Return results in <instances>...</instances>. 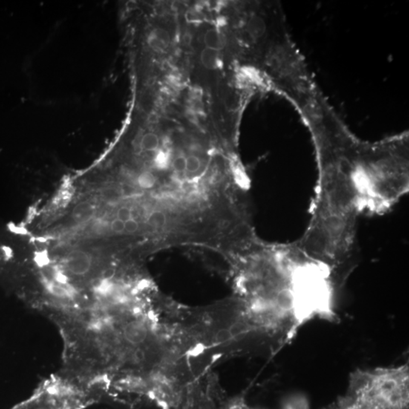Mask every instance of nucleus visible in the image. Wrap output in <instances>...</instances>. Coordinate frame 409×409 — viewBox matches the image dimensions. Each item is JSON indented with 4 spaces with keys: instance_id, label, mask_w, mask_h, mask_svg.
Instances as JSON below:
<instances>
[{
    "instance_id": "17",
    "label": "nucleus",
    "mask_w": 409,
    "mask_h": 409,
    "mask_svg": "<svg viewBox=\"0 0 409 409\" xmlns=\"http://www.w3.org/2000/svg\"><path fill=\"white\" fill-rule=\"evenodd\" d=\"M139 225L137 220L134 218H131L125 222V231L128 234H134L139 230Z\"/></svg>"
},
{
    "instance_id": "9",
    "label": "nucleus",
    "mask_w": 409,
    "mask_h": 409,
    "mask_svg": "<svg viewBox=\"0 0 409 409\" xmlns=\"http://www.w3.org/2000/svg\"><path fill=\"white\" fill-rule=\"evenodd\" d=\"M160 139L159 136L154 133H147L141 139V148L144 151L156 152L159 150Z\"/></svg>"
},
{
    "instance_id": "18",
    "label": "nucleus",
    "mask_w": 409,
    "mask_h": 409,
    "mask_svg": "<svg viewBox=\"0 0 409 409\" xmlns=\"http://www.w3.org/2000/svg\"><path fill=\"white\" fill-rule=\"evenodd\" d=\"M231 337V333H230L229 330H221L217 332L216 339L218 341H224L229 339Z\"/></svg>"
},
{
    "instance_id": "16",
    "label": "nucleus",
    "mask_w": 409,
    "mask_h": 409,
    "mask_svg": "<svg viewBox=\"0 0 409 409\" xmlns=\"http://www.w3.org/2000/svg\"><path fill=\"white\" fill-rule=\"evenodd\" d=\"M110 229L115 234H122L125 231V222L116 217L110 224Z\"/></svg>"
},
{
    "instance_id": "8",
    "label": "nucleus",
    "mask_w": 409,
    "mask_h": 409,
    "mask_svg": "<svg viewBox=\"0 0 409 409\" xmlns=\"http://www.w3.org/2000/svg\"><path fill=\"white\" fill-rule=\"evenodd\" d=\"M94 207L89 202H83L73 208L72 216L77 221L90 220L94 214Z\"/></svg>"
},
{
    "instance_id": "11",
    "label": "nucleus",
    "mask_w": 409,
    "mask_h": 409,
    "mask_svg": "<svg viewBox=\"0 0 409 409\" xmlns=\"http://www.w3.org/2000/svg\"><path fill=\"white\" fill-rule=\"evenodd\" d=\"M157 182V177L151 171H145L139 174L137 177V184L144 190H150L154 188Z\"/></svg>"
},
{
    "instance_id": "1",
    "label": "nucleus",
    "mask_w": 409,
    "mask_h": 409,
    "mask_svg": "<svg viewBox=\"0 0 409 409\" xmlns=\"http://www.w3.org/2000/svg\"><path fill=\"white\" fill-rule=\"evenodd\" d=\"M320 165L309 225L295 243L339 279L353 253L360 214L388 212L409 191L406 145L376 147L319 139Z\"/></svg>"
},
{
    "instance_id": "12",
    "label": "nucleus",
    "mask_w": 409,
    "mask_h": 409,
    "mask_svg": "<svg viewBox=\"0 0 409 409\" xmlns=\"http://www.w3.org/2000/svg\"><path fill=\"white\" fill-rule=\"evenodd\" d=\"M202 162L198 156L191 155L187 157L186 171L188 174H197L201 169Z\"/></svg>"
},
{
    "instance_id": "6",
    "label": "nucleus",
    "mask_w": 409,
    "mask_h": 409,
    "mask_svg": "<svg viewBox=\"0 0 409 409\" xmlns=\"http://www.w3.org/2000/svg\"><path fill=\"white\" fill-rule=\"evenodd\" d=\"M204 44L206 48L220 52L226 45V39L219 30L209 29L205 32Z\"/></svg>"
},
{
    "instance_id": "2",
    "label": "nucleus",
    "mask_w": 409,
    "mask_h": 409,
    "mask_svg": "<svg viewBox=\"0 0 409 409\" xmlns=\"http://www.w3.org/2000/svg\"><path fill=\"white\" fill-rule=\"evenodd\" d=\"M340 409H408V363L389 367L358 369L350 375Z\"/></svg>"
},
{
    "instance_id": "4",
    "label": "nucleus",
    "mask_w": 409,
    "mask_h": 409,
    "mask_svg": "<svg viewBox=\"0 0 409 409\" xmlns=\"http://www.w3.org/2000/svg\"><path fill=\"white\" fill-rule=\"evenodd\" d=\"M171 36L165 29L156 27L150 32L147 39L148 46L157 53H164L171 44Z\"/></svg>"
},
{
    "instance_id": "15",
    "label": "nucleus",
    "mask_w": 409,
    "mask_h": 409,
    "mask_svg": "<svg viewBox=\"0 0 409 409\" xmlns=\"http://www.w3.org/2000/svg\"><path fill=\"white\" fill-rule=\"evenodd\" d=\"M34 261L40 267L48 266L49 263H50L48 253L46 251H43V252H38V253L35 254Z\"/></svg>"
},
{
    "instance_id": "3",
    "label": "nucleus",
    "mask_w": 409,
    "mask_h": 409,
    "mask_svg": "<svg viewBox=\"0 0 409 409\" xmlns=\"http://www.w3.org/2000/svg\"><path fill=\"white\" fill-rule=\"evenodd\" d=\"M65 265L73 275H85L92 267V258L87 252L80 249L71 251L65 257Z\"/></svg>"
},
{
    "instance_id": "5",
    "label": "nucleus",
    "mask_w": 409,
    "mask_h": 409,
    "mask_svg": "<svg viewBox=\"0 0 409 409\" xmlns=\"http://www.w3.org/2000/svg\"><path fill=\"white\" fill-rule=\"evenodd\" d=\"M200 61L203 67L208 70H217L222 65L221 55L220 52L206 47L201 52Z\"/></svg>"
},
{
    "instance_id": "13",
    "label": "nucleus",
    "mask_w": 409,
    "mask_h": 409,
    "mask_svg": "<svg viewBox=\"0 0 409 409\" xmlns=\"http://www.w3.org/2000/svg\"><path fill=\"white\" fill-rule=\"evenodd\" d=\"M186 166L187 157L183 155L176 156L171 162V167L177 174H185L187 172Z\"/></svg>"
},
{
    "instance_id": "10",
    "label": "nucleus",
    "mask_w": 409,
    "mask_h": 409,
    "mask_svg": "<svg viewBox=\"0 0 409 409\" xmlns=\"http://www.w3.org/2000/svg\"><path fill=\"white\" fill-rule=\"evenodd\" d=\"M266 24L263 19L258 17H254L248 23V33L254 38H259L266 31Z\"/></svg>"
},
{
    "instance_id": "14",
    "label": "nucleus",
    "mask_w": 409,
    "mask_h": 409,
    "mask_svg": "<svg viewBox=\"0 0 409 409\" xmlns=\"http://www.w3.org/2000/svg\"><path fill=\"white\" fill-rule=\"evenodd\" d=\"M116 216L117 218L120 219L122 221H127L129 219L132 218V210L129 207L124 205L118 209Z\"/></svg>"
},
{
    "instance_id": "7",
    "label": "nucleus",
    "mask_w": 409,
    "mask_h": 409,
    "mask_svg": "<svg viewBox=\"0 0 409 409\" xmlns=\"http://www.w3.org/2000/svg\"><path fill=\"white\" fill-rule=\"evenodd\" d=\"M125 337L130 343H139L144 341L147 336V330L139 323H131L127 325L125 330Z\"/></svg>"
}]
</instances>
